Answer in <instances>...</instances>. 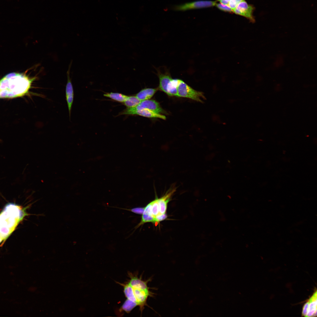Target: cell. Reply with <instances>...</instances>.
Segmentation results:
<instances>
[{
	"label": "cell",
	"mask_w": 317,
	"mask_h": 317,
	"mask_svg": "<svg viewBox=\"0 0 317 317\" xmlns=\"http://www.w3.org/2000/svg\"><path fill=\"white\" fill-rule=\"evenodd\" d=\"M309 304L308 300L307 301L304 305L303 308V310L302 312V315L305 316H306L307 314L308 308Z\"/></svg>",
	"instance_id": "19"
},
{
	"label": "cell",
	"mask_w": 317,
	"mask_h": 317,
	"mask_svg": "<svg viewBox=\"0 0 317 317\" xmlns=\"http://www.w3.org/2000/svg\"><path fill=\"white\" fill-rule=\"evenodd\" d=\"M141 101L139 100L136 96H128L124 102L127 108H131L136 106Z\"/></svg>",
	"instance_id": "14"
},
{
	"label": "cell",
	"mask_w": 317,
	"mask_h": 317,
	"mask_svg": "<svg viewBox=\"0 0 317 317\" xmlns=\"http://www.w3.org/2000/svg\"><path fill=\"white\" fill-rule=\"evenodd\" d=\"M104 96L120 102H124L128 97V96L122 94L112 92L105 94Z\"/></svg>",
	"instance_id": "13"
},
{
	"label": "cell",
	"mask_w": 317,
	"mask_h": 317,
	"mask_svg": "<svg viewBox=\"0 0 317 317\" xmlns=\"http://www.w3.org/2000/svg\"><path fill=\"white\" fill-rule=\"evenodd\" d=\"M309 304L306 317L316 316L317 315V292L314 293L308 300Z\"/></svg>",
	"instance_id": "11"
},
{
	"label": "cell",
	"mask_w": 317,
	"mask_h": 317,
	"mask_svg": "<svg viewBox=\"0 0 317 317\" xmlns=\"http://www.w3.org/2000/svg\"><path fill=\"white\" fill-rule=\"evenodd\" d=\"M157 71L159 80L158 89L169 96L178 97L177 87L179 79H173L168 72L162 73L159 70Z\"/></svg>",
	"instance_id": "4"
},
{
	"label": "cell",
	"mask_w": 317,
	"mask_h": 317,
	"mask_svg": "<svg viewBox=\"0 0 317 317\" xmlns=\"http://www.w3.org/2000/svg\"><path fill=\"white\" fill-rule=\"evenodd\" d=\"M158 90V88H145L137 93L136 96L141 101L148 100L151 98Z\"/></svg>",
	"instance_id": "12"
},
{
	"label": "cell",
	"mask_w": 317,
	"mask_h": 317,
	"mask_svg": "<svg viewBox=\"0 0 317 317\" xmlns=\"http://www.w3.org/2000/svg\"><path fill=\"white\" fill-rule=\"evenodd\" d=\"M120 114V115H136L146 117L158 118L164 120L166 119V117L165 116L147 109L133 111H130L126 109L121 112Z\"/></svg>",
	"instance_id": "9"
},
{
	"label": "cell",
	"mask_w": 317,
	"mask_h": 317,
	"mask_svg": "<svg viewBox=\"0 0 317 317\" xmlns=\"http://www.w3.org/2000/svg\"><path fill=\"white\" fill-rule=\"evenodd\" d=\"M177 95L178 97L188 98L201 103L203 102L201 99H206L202 92L194 90L181 79L177 87Z\"/></svg>",
	"instance_id": "5"
},
{
	"label": "cell",
	"mask_w": 317,
	"mask_h": 317,
	"mask_svg": "<svg viewBox=\"0 0 317 317\" xmlns=\"http://www.w3.org/2000/svg\"><path fill=\"white\" fill-rule=\"evenodd\" d=\"M15 205V204H14V207H13V209L12 208L13 210L12 209V211H11L6 224V223L5 217L3 210L0 213V243L2 241L6 240L14 230L18 223L22 220L25 217L28 215L26 211V210L28 207V206L23 208L22 209V208L14 216L12 217V218L11 219L13 216H12L13 213L17 205H16L10 217Z\"/></svg>",
	"instance_id": "3"
},
{
	"label": "cell",
	"mask_w": 317,
	"mask_h": 317,
	"mask_svg": "<svg viewBox=\"0 0 317 317\" xmlns=\"http://www.w3.org/2000/svg\"><path fill=\"white\" fill-rule=\"evenodd\" d=\"M215 6L219 9L221 11L230 13H233L232 9L227 5L224 4L220 3H216Z\"/></svg>",
	"instance_id": "16"
},
{
	"label": "cell",
	"mask_w": 317,
	"mask_h": 317,
	"mask_svg": "<svg viewBox=\"0 0 317 317\" xmlns=\"http://www.w3.org/2000/svg\"><path fill=\"white\" fill-rule=\"evenodd\" d=\"M67 72V81L66 87V97L70 117L71 114L72 107L74 98V91L70 76V68Z\"/></svg>",
	"instance_id": "10"
},
{
	"label": "cell",
	"mask_w": 317,
	"mask_h": 317,
	"mask_svg": "<svg viewBox=\"0 0 317 317\" xmlns=\"http://www.w3.org/2000/svg\"><path fill=\"white\" fill-rule=\"evenodd\" d=\"M216 1H197L185 3L183 4L174 6L173 9L178 11H184L193 9L209 7L215 6Z\"/></svg>",
	"instance_id": "6"
},
{
	"label": "cell",
	"mask_w": 317,
	"mask_h": 317,
	"mask_svg": "<svg viewBox=\"0 0 317 317\" xmlns=\"http://www.w3.org/2000/svg\"><path fill=\"white\" fill-rule=\"evenodd\" d=\"M129 279L127 282L130 285L132 293L136 303L139 307L141 313L144 306H147V301L149 297L153 296L154 294L150 290L147 283L151 279L143 280L141 277H139L137 275L128 273Z\"/></svg>",
	"instance_id": "2"
},
{
	"label": "cell",
	"mask_w": 317,
	"mask_h": 317,
	"mask_svg": "<svg viewBox=\"0 0 317 317\" xmlns=\"http://www.w3.org/2000/svg\"><path fill=\"white\" fill-rule=\"evenodd\" d=\"M137 305L135 303L127 299L121 307L120 310L129 313Z\"/></svg>",
	"instance_id": "15"
},
{
	"label": "cell",
	"mask_w": 317,
	"mask_h": 317,
	"mask_svg": "<svg viewBox=\"0 0 317 317\" xmlns=\"http://www.w3.org/2000/svg\"><path fill=\"white\" fill-rule=\"evenodd\" d=\"M244 0H230L228 4V6L233 10L242 1Z\"/></svg>",
	"instance_id": "17"
},
{
	"label": "cell",
	"mask_w": 317,
	"mask_h": 317,
	"mask_svg": "<svg viewBox=\"0 0 317 317\" xmlns=\"http://www.w3.org/2000/svg\"><path fill=\"white\" fill-rule=\"evenodd\" d=\"M147 109L157 113L165 114L166 112L160 106L159 103L156 101L152 100H143L136 106L128 108L127 109L130 111Z\"/></svg>",
	"instance_id": "8"
},
{
	"label": "cell",
	"mask_w": 317,
	"mask_h": 317,
	"mask_svg": "<svg viewBox=\"0 0 317 317\" xmlns=\"http://www.w3.org/2000/svg\"><path fill=\"white\" fill-rule=\"evenodd\" d=\"M254 7L251 4H248L245 0L241 2L233 10L235 14L244 17L250 21L254 22L255 19L253 15Z\"/></svg>",
	"instance_id": "7"
},
{
	"label": "cell",
	"mask_w": 317,
	"mask_h": 317,
	"mask_svg": "<svg viewBox=\"0 0 317 317\" xmlns=\"http://www.w3.org/2000/svg\"><path fill=\"white\" fill-rule=\"evenodd\" d=\"M36 77L31 78L22 73L9 74L0 80V98H12L24 95Z\"/></svg>",
	"instance_id": "1"
},
{
	"label": "cell",
	"mask_w": 317,
	"mask_h": 317,
	"mask_svg": "<svg viewBox=\"0 0 317 317\" xmlns=\"http://www.w3.org/2000/svg\"><path fill=\"white\" fill-rule=\"evenodd\" d=\"M144 210V208H138L131 209L130 210L137 214H142Z\"/></svg>",
	"instance_id": "18"
}]
</instances>
